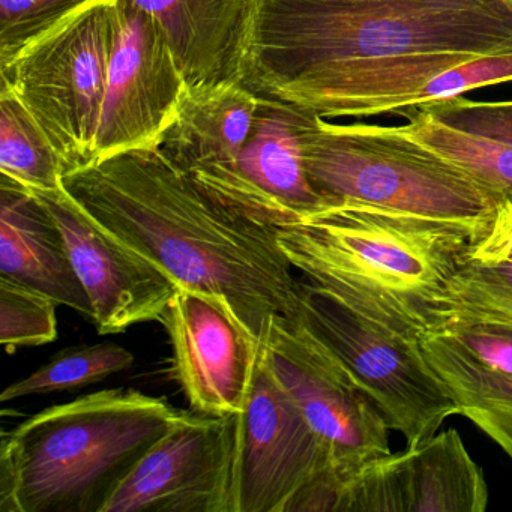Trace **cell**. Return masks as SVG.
<instances>
[{"label": "cell", "mask_w": 512, "mask_h": 512, "mask_svg": "<svg viewBox=\"0 0 512 512\" xmlns=\"http://www.w3.org/2000/svg\"><path fill=\"white\" fill-rule=\"evenodd\" d=\"M55 299L0 278V344L5 352L43 346L58 338Z\"/></svg>", "instance_id": "cb8c5ba5"}, {"label": "cell", "mask_w": 512, "mask_h": 512, "mask_svg": "<svg viewBox=\"0 0 512 512\" xmlns=\"http://www.w3.org/2000/svg\"><path fill=\"white\" fill-rule=\"evenodd\" d=\"M488 497L481 467L458 431L446 430L356 470L337 512H484Z\"/></svg>", "instance_id": "5bb4252c"}, {"label": "cell", "mask_w": 512, "mask_h": 512, "mask_svg": "<svg viewBox=\"0 0 512 512\" xmlns=\"http://www.w3.org/2000/svg\"><path fill=\"white\" fill-rule=\"evenodd\" d=\"M184 410L130 388L44 409L2 434L0 512H101Z\"/></svg>", "instance_id": "277c9868"}, {"label": "cell", "mask_w": 512, "mask_h": 512, "mask_svg": "<svg viewBox=\"0 0 512 512\" xmlns=\"http://www.w3.org/2000/svg\"><path fill=\"white\" fill-rule=\"evenodd\" d=\"M481 239L461 224L352 200L329 203L278 233L305 280L415 340L445 328L452 280Z\"/></svg>", "instance_id": "7a4b0ae2"}, {"label": "cell", "mask_w": 512, "mask_h": 512, "mask_svg": "<svg viewBox=\"0 0 512 512\" xmlns=\"http://www.w3.org/2000/svg\"><path fill=\"white\" fill-rule=\"evenodd\" d=\"M409 124L401 130L439 152L484 185L497 202L512 205V146L460 133L428 118L418 109L401 110Z\"/></svg>", "instance_id": "7402d4cb"}, {"label": "cell", "mask_w": 512, "mask_h": 512, "mask_svg": "<svg viewBox=\"0 0 512 512\" xmlns=\"http://www.w3.org/2000/svg\"><path fill=\"white\" fill-rule=\"evenodd\" d=\"M299 319L370 395L407 446L437 433L457 401L425 358L421 343L370 322L322 287L301 280Z\"/></svg>", "instance_id": "52a82bcc"}, {"label": "cell", "mask_w": 512, "mask_h": 512, "mask_svg": "<svg viewBox=\"0 0 512 512\" xmlns=\"http://www.w3.org/2000/svg\"><path fill=\"white\" fill-rule=\"evenodd\" d=\"M259 103L241 80L187 89L160 149L191 176L230 166L250 139Z\"/></svg>", "instance_id": "d6986e66"}, {"label": "cell", "mask_w": 512, "mask_h": 512, "mask_svg": "<svg viewBox=\"0 0 512 512\" xmlns=\"http://www.w3.org/2000/svg\"><path fill=\"white\" fill-rule=\"evenodd\" d=\"M338 496L322 442L263 352L238 415L235 512H337Z\"/></svg>", "instance_id": "ba28073f"}, {"label": "cell", "mask_w": 512, "mask_h": 512, "mask_svg": "<svg viewBox=\"0 0 512 512\" xmlns=\"http://www.w3.org/2000/svg\"><path fill=\"white\" fill-rule=\"evenodd\" d=\"M173 347V371L193 412L239 415L247 403L259 347L223 305L181 287L163 322Z\"/></svg>", "instance_id": "2e32d148"}, {"label": "cell", "mask_w": 512, "mask_h": 512, "mask_svg": "<svg viewBox=\"0 0 512 512\" xmlns=\"http://www.w3.org/2000/svg\"><path fill=\"white\" fill-rule=\"evenodd\" d=\"M452 307L512 319V262L470 260L451 283Z\"/></svg>", "instance_id": "d4e9b609"}, {"label": "cell", "mask_w": 512, "mask_h": 512, "mask_svg": "<svg viewBox=\"0 0 512 512\" xmlns=\"http://www.w3.org/2000/svg\"><path fill=\"white\" fill-rule=\"evenodd\" d=\"M64 233L71 262L91 299L100 334L160 322L181 287L163 269L104 232L62 188L32 191Z\"/></svg>", "instance_id": "4fadbf2b"}, {"label": "cell", "mask_w": 512, "mask_h": 512, "mask_svg": "<svg viewBox=\"0 0 512 512\" xmlns=\"http://www.w3.org/2000/svg\"><path fill=\"white\" fill-rule=\"evenodd\" d=\"M440 332L457 341L478 361L512 374V319L452 307Z\"/></svg>", "instance_id": "484cf974"}, {"label": "cell", "mask_w": 512, "mask_h": 512, "mask_svg": "<svg viewBox=\"0 0 512 512\" xmlns=\"http://www.w3.org/2000/svg\"><path fill=\"white\" fill-rule=\"evenodd\" d=\"M118 37L95 137L94 161L137 149H157L187 94L172 50L145 11L116 0Z\"/></svg>", "instance_id": "7c38bea8"}, {"label": "cell", "mask_w": 512, "mask_h": 512, "mask_svg": "<svg viewBox=\"0 0 512 512\" xmlns=\"http://www.w3.org/2000/svg\"><path fill=\"white\" fill-rule=\"evenodd\" d=\"M238 415L182 413L101 512H235Z\"/></svg>", "instance_id": "8fae6325"}, {"label": "cell", "mask_w": 512, "mask_h": 512, "mask_svg": "<svg viewBox=\"0 0 512 512\" xmlns=\"http://www.w3.org/2000/svg\"><path fill=\"white\" fill-rule=\"evenodd\" d=\"M0 278L94 317L91 299L55 218L32 191L4 176L0 182Z\"/></svg>", "instance_id": "e0dca14e"}, {"label": "cell", "mask_w": 512, "mask_h": 512, "mask_svg": "<svg viewBox=\"0 0 512 512\" xmlns=\"http://www.w3.org/2000/svg\"><path fill=\"white\" fill-rule=\"evenodd\" d=\"M512 52V0H253L239 80L260 97L335 65Z\"/></svg>", "instance_id": "3957f363"}, {"label": "cell", "mask_w": 512, "mask_h": 512, "mask_svg": "<svg viewBox=\"0 0 512 512\" xmlns=\"http://www.w3.org/2000/svg\"><path fill=\"white\" fill-rule=\"evenodd\" d=\"M0 172L29 191L64 188L61 155L16 95L0 88Z\"/></svg>", "instance_id": "44dd1931"}, {"label": "cell", "mask_w": 512, "mask_h": 512, "mask_svg": "<svg viewBox=\"0 0 512 512\" xmlns=\"http://www.w3.org/2000/svg\"><path fill=\"white\" fill-rule=\"evenodd\" d=\"M302 157L314 190L328 203H367L487 235L496 197L448 158L401 127L331 124L313 115L302 133Z\"/></svg>", "instance_id": "5b68a950"}, {"label": "cell", "mask_w": 512, "mask_h": 512, "mask_svg": "<svg viewBox=\"0 0 512 512\" xmlns=\"http://www.w3.org/2000/svg\"><path fill=\"white\" fill-rule=\"evenodd\" d=\"M512 82V52H421L346 62L281 89L272 100L323 119L398 113ZM268 98V97H266Z\"/></svg>", "instance_id": "9c48e42d"}, {"label": "cell", "mask_w": 512, "mask_h": 512, "mask_svg": "<svg viewBox=\"0 0 512 512\" xmlns=\"http://www.w3.org/2000/svg\"><path fill=\"white\" fill-rule=\"evenodd\" d=\"M502 449L512 458V439L506 442L505 445L502 446Z\"/></svg>", "instance_id": "f546056e"}, {"label": "cell", "mask_w": 512, "mask_h": 512, "mask_svg": "<svg viewBox=\"0 0 512 512\" xmlns=\"http://www.w3.org/2000/svg\"><path fill=\"white\" fill-rule=\"evenodd\" d=\"M64 190L179 287L220 302L260 352L275 329L299 322L301 280L278 244L280 224L221 199L160 148L74 170Z\"/></svg>", "instance_id": "6da1fadb"}, {"label": "cell", "mask_w": 512, "mask_h": 512, "mask_svg": "<svg viewBox=\"0 0 512 512\" xmlns=\"http://www.w3.org/2000/svg\"><path fill=\"white\" fill-rule=\"evenodd\" d=\"M163 32L187 89L236 82L253 0H124Z\"/></svg>", "instance_id": "ac0fdd59"}, {"label": "cell", "mask_w": 512, "mask_h": 512, "mask_svg": "<svg viewBox=\"0 0 512 512\" xmlns=\"http://www.w3.org/2000/svg\"><path fill=\"white\" fill-rule=\"evenodd\" d=\"M134 355L116 343L89 344L70 347L41 365L25 379L17 380L4 389L0 401L17 400L31 395L70 391L101 382L106 377L130 370Z\"/></svg>", "instance_id": "603a6c76"}, {"label": "cell", "mask_w": 512, "mask_h": 512, "mask_svg": "<svg viewBox=\"0 0 512 512\" xmlns=\"http://www.w3.org/2000/svg\"><path fill=\"white\" fill-rule=\"evenodd\" d=\"M116 37V0H91L0 62V88L43 128L67 175L94 161Z\"/></svg>", "instance_id": "8992f818"}, {"label": "cell", "mask_w": 512, "mask_h": 512, "mask_svg": "<svg viewBox=\"0 0 512 512\" xmlns=\"http://www.w3.org/2000/svg\"><path fill=\"white\" fill-rule=\"evenodd\" d=\"M415 109L452 130L512 146V101L481 103L455 97Z\"/></svg>", "instance_id": "4316f807"}, {"label": "cell", "mask_w": 512, "mask_h": 512, "mask_svg": "<svg viewBox=\"0 0 512 512\" xmlns=\"http://www.w3.org/2000/svg\"><path fill=\"white\" fill-rule=\"evenodd\" d=\"M265 353L322 442L340 490L356 470L391 452V427L379 407L301 319L275 329Z\"/></svg>", "instance_id": "30bf717a"}, {"label": "cell", "mask_w": 512, "mask_h": 512, "mask_svg": "<svg viewBox=\"0 0 512 512\" xmlns=\"http://www.w3.org/2000/svg\"><path fill=\"white\" fill-rule=\"evenodd\" d=\"M313 115L260 97L250 139L235 163L191 178L236 208L281 227L314 214L329 203L311 185L302 157V133Z\"/></svg>", "instance_id": "9a60e30c"}, {"label": "cell", "mask_w": 512, "mask_h": 512, "mask_svg": "<svg viewBox=\"0 0 512 512\" xmlns=\"http://www.w3.org/2000/svg\"><path fill=\"white\" fill-rule=\"evenodd\" d=\"M472 260L482 263L512 262V205L500 203L487 235L478 242Z\"/></svg>", "instance_id": "f1b7e54d"}, {"label": "cell", "mask_w": 512, "mask_h": 512, "mask_svg": "<svg viewBox=\"0 0 512 512\" xmlns=\"http://www.w3.org/2000/svg\"><path fill=\"white\" fill-rule=\"evenodd\" d=\"M425 358L472 421L502 448L512 439V374L478 361L443 332L419 338Z\"/></svg>", "instance_id": "ffe728a7"}, {"label": "cell", "mask_w": 512, "mask_h": 512, "mask_svg": "<svg viewBox=\"0 0 512 512\" xmlns=\"http://www.w3.org/2000/svg\"><path fill=\"white\" fill-rule=\"evenodd\" d=\"M91 0H0V62Z\"/></svg>", "instance_id": "83f0119b"}]
</instances>
